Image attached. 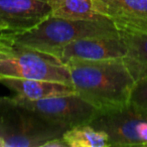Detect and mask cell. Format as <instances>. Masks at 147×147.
Masks as SVG:
<instances>
[{"mask_svg": "<svg viewBox=\"0 0 147 147\" xmlns=\"http://www.w3.org/2000/svg\"><path fill=\"white\" fill-rule=\"evenodd\" d=\"M65 65L77 94L101 112L121 108L129 103L135 79L123 57L69 61Z\"/></svg>", "mask_w": 147, "mask_h": 147, "instance_id": "cell-1", "label": "cell"}, {"mask_svg": "<svg viewBox=\"0 0 147 147\" xmlns=\"http://www.w3.org/2000/svg\"><path fill=\"white\" fill-rule=\"evenodd\" d=\"M4 33L16 45L53 55L63 47L78 39L117 35L120 31L110 18L80 20L51 14L27 31Z\"/></svg>", "mask_w": 147, "mask_h": 147, "instance_id": "cell-2", "label": "cell"}, {"mask_svg": "<svg viewBox=\"0 0 147 147\" xmlns=\"http://www.w3.org/2000/svg\"><path fill=\"white\" fill-rule=\"evenodd\" d=\"M67 129L27 108L14 96L0 97V142L2 147H43L61 138Z\"/></svg>", "mask_w": 147, "mask_h": 147, "instance_id": "cell-3", "label": "cell"}, {"mask_svg": "<svg viewBox=\"0 0 147 147\" xmlns=\"http://www.w3.org/2000/svg\"><path fill=\"white\" fill-rule=\"evenodd\" d=\"M4 78L47 80L71 85L69 69L57 57L16 45L4 32H0V80Z\"/></svg>", "mask_w": 147, "mask_h": 147, "instance_id": "cell-4", "label": "cell"}, {"mask_svg": "<svg viewBox=\"0 0 147 147\" xmlns=\"http://www.w3.org/2000/svg\"><path fill=\"white\" fill-rule=\"evenodd\" d=\"M103 131L109 147L147 146V118L129 105L100 112L90 123Z\"/></svg>", "mask_w": 147, "mask_h": 147, "instance_id": "cell-5", "label": "cell"}, {"mask_svg": "<svg viewBox=\"0 0 147 147\" xmlns=\"http://www.w3.org/2000/svg\"><path fill=\"white\" fill-rule=\"evenodd\" d=\"M14 97L27 108L67 130L78 125L90 124L101 112L77 93L37 101L24 100L15 95Z\"/></svg>", "mask_w": 147, "mask_h": 147, "instance_id": "cell-6", "label": "cell"}, {"mask_svg": "<svg viewBox=\"0 0 147 147\" xmlns=\"http://www.w3.org/2000/svg\"><path fill=\"white\" fill-rule=\"evenodd\" d=\"M126 45L120 33L117 35L88 37L65 45L53 55L63 63L69 61H102L126 55Z\"/></svg>", "mask_w": 147, "mask_h": 147, "instance_id": "cell-7", "label": "cell"}, {"mask_svg": "<svg viewBox=\"0 0 147 147\" xmlns=\"http://www.w3.org/2000/svg\"><path fill=\"white\" fill-rule=\"evenodd\" d=\"M51 14L47 0H0V32H23Z\"/></svg>", "mask_w": 147, "mask_h": 147, "instance_id": "cell-8", "label": "cell"}, {"mask_svg": "<svg viewBox=\"0 0 147 147\" xmlns=\"http://www.w3.org/2000/svg\"><path fill=\"white\" fill-rule=\"evenodd\" d=\"M95 4L119 30L147 32V0H95Z\"/></svg>", "mask_w": 147, "mask_h": 147, "instance_id": "cell-9", "label": "cell"}, {"mask_svg": "<svg viewBox=\"0 0 147 147\" xmlns=\"http://www.w3.org/2000/svg\"><path fill=\"white\" fill-rule=\"evenodd\" d=\"M0 84L14 93L15 96L29 101L43 100L51 97L76 93L71 85L55 81L4 78L0 80Z\"/></svg>", "mask_w": 147, "mask_h": 147, "instance_id": "cell-10", "label": "cell"}, {"mask_svg": "<svg viewBox=\"0 0 147 147\" xmlns=\"http://www.w3.org/2000/svg\"><path fill=\"white\" fill-rule=\"evenodd\" d=\"M119 31L127 49L123 59L136 81L147 74V32Z\"/></svg>", "mask_w": 147, "mask_h": 147, "instance_id": "cell-11", "label": "cell"}, {"mask_svg": "<svg viewBox=\"0 0 147 147\" xmlns=\"http://www.w3.org/2000/svg\"><path fill=\"white\" fill-rule=\"evenodd\" d=\"M47 2L55 16L80 20L108 18L97 11L95 0H47Z\"/></svg>", "mask_w": 147, "mask_h": 147, "instance_id": "cell-12", "label": "cell"}, {"mask_svg": "<svg viewBox=\"0 0 147 147\" xmlns=\"http://www.w3.org/2000/svg\"><path fill=\"white\" fill-rule=\"evenodd\" d=\"M63 139L67 147H109V139L105 132L91 124L78 125L67 130Z\"/></svg>", "mask_w": 147, "mask_h": 147, "instance_id": "cell-13", "label": "cell"}, {"mask_svg": "<svg viewBox=\"0 0 147 147\" xmlns=\"http://www.w3.org/2000/svg\"><path fill=\"white\" fill-rule=\"evenodd\" d=\"M129 105L147 118V74L135 81L129 97Z\"/></svg>", "mask_w": 147, "mask_h": 147, "instance_id": "cell-14", "label": "cell"}, {"mask_svg": "<svg viewBox=\"0 0 147 147\" xmlns=\"http://www.w3.org/2000/svg\"><path fill=\"white\" fill-rule=\"evenodd\" d=\"M43 147H67L65 142L63 141V137L61 138H57V139H53V140L47 142Z\"/></svg>", "mask_w": 147, "mask_h": 147, "instance_id": "cell-15", "label": "cell"}, {"mask_svg": "<svg viewBox=\"0 0 147 147\" xmlns=\"http://www.w3.org/2000/svg\"><path fill=\"white\" fill-rule=\"evenodd\" d=\"M0 147H2V144H1V142H0Z\"/></svg>", "mask_w": 147, "mask_h": 147, "instance_id": "cell-16", "label": "cell"}]
</instances>
